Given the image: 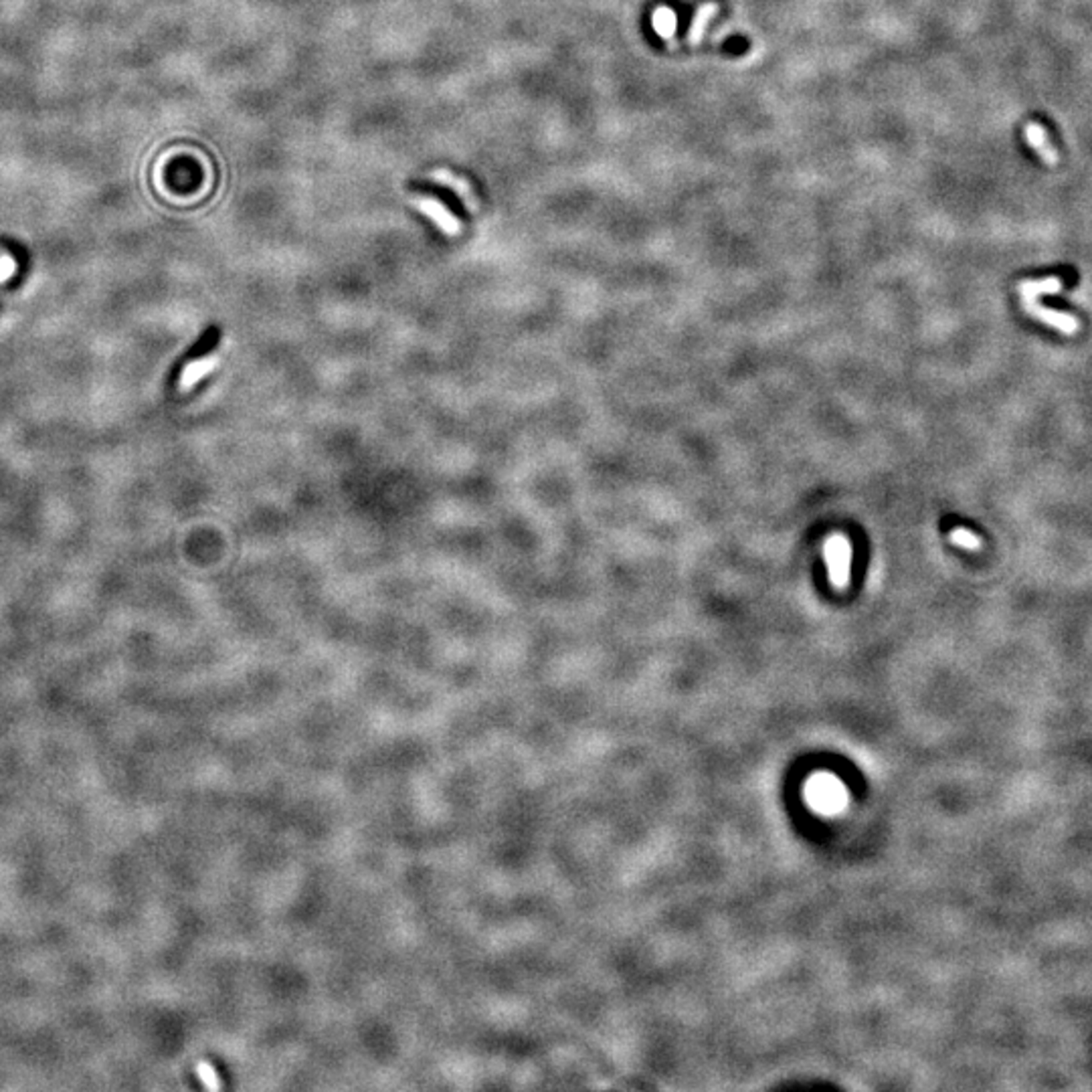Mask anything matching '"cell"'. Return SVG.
Returning a JSON list of instances; mask_svg holds the SVG:
<instances>
[{
	"instance_id": "cell-1",
	"label": "cell",
	"mask_w": 1092,
	"mask_h": 1092,
	"mask_svg": "<svg viewBox=\"0 0 1092 1092\" xmlns=\"http://www.w3.org/2000/svg\"><path fill=\"white\" fill-rule=\"evenodd\" d=\"M823 560L827 565V579L836 589H846L852 573V544L843 534H829L823 543Z\"/></svg>"
},
{
	"instance_id": "cell-2",
	"label": "cell",
	"mask_w": 1092,
	"mask_h": 1092,
	"mask_svg": "<svg viewBox=\"0 0 1092 1092\" xmlns=\"http://www.w3.org/2000/svg\"><path fill=\"white\" fill-rule=\"evenodd\" d=\"M807 797L809 801H811V806L819 809V811L833 813L838 811V809H842L843 801H846V791H843L842 783H839L838 779L829 775H819L809 783Z\"/></svg>"
},
{
	"instance_id": "cell-3",
	"label": "cell",
	"mask_w": 1092,
	"mask_h": 1092,
	"mask_svg": "<svg viewBox=\"0 0 1092 1092\" xmlns=\"http://www.w3.org/2000/svg\"><path fill=\"white\" fill-rule=\"evenodd\" d=\"M1024 310L1028 312L1031 318H1036V320L1048 324V326L1056 328V330L1066 334V336H1072V334L1079 332V328H1080V322L1076 320L1074 316H1070V313H1066V312H1058V310H1052V308L1041 306L1038 300H1024Z\"/></svg>"
},
{
	"instance_id": "cell-4",
	"label": "cell",
	"mask_w": 1092,
	"mask_h": 1092,
	"mask_svg": "<svg viewBox=\"0 0 1092 1092\" xmlns=\"http://www.w3.org/2000/svg\"><path fill=\"white\" fill-rule=\"evenodd\" d=\"M411 205L415 209L425 212V215H427L429 219H431L435 225L445 233V235H458L459 229H462L458 217H453L452 212L445 209L442 202L431 199V196H413Z\"/></svg>"
},
{
	"instance_id": "cell-5",
	"label": "cell",
	"mask_w": 1092,
	"mask_h": 1092,
	"mask_svg": "<svg viewBox=\"0 0 1092 1092\" xmlns=\"http://www.w3.org/2000/svg\"><path fill=\"white\" fill-rule=\"evenodd\" d=\"M1024 134H1025V142L1030 144V148L1034 152H1038V156L1046 162V164H1050V166L1058 164V160H1060L1058 150L1054 148V144L1050 142L1048 130H1046L1044 126L1040 124V121H1030V124L1025 126Z\"/></svg>"
},
{
	"instance_id": "cell-6",
	"label": "cell",
	"mask_w": 1092,
	"mask_h": 1092,
	"mask_svg": "<svg viewBox=\"0 0 1092 1092\" xmlns=\"http://www.w3.org/2000/svg\"><path fill=\"white\" fill-rule=\"evenodd\" d=\"M718 3H704L700 8L696 10L694 19H692L690 30H688V43L690 45H698L704 37L708 23L718 14Z\"/></svg>"
},
{
	"instance_id": "cell-7",
	"label": "cell",
	"mask_w": 1092,
	"mask_h": 1092,
	"mask_svg": "<svg viewBox=\"0 0 1092 1092\" xmlns=\"http://www.w3.org/2000/svg\"><path fill=\"white\" fill-rule=\"evenodd\" d=\"M1062 290V277H1046V280H1024L1020 281L1018 292L1024 300H1038L1044 293H1058Z\"/></svg>"
},
{
	"instance_id": "cell-8",
	"label": "cell",
	"mask_w": 1092,
	"mask_h": 1092,
	"mask_svg": "<svg viewBox=\"0 0 1092 1092\" xmlns=\"http://www.w3.org/2000/svg\"><path fill=\"white\" fill-rule=\"evenodd\" d=\"M215 367V358H202V361H192L185 367V371L180 374V388L182 391H189V388L195 387L196 383L201 381L205 374H209Z\"/></svg>"
},
{
	"instance_id": "cell-9",
	"label": "cell",
	"mask_w": 1092,
	"mask_h": 1092,
	"mask_svg": "<svg viewBox=\"0 0 1092 1092\" xmlns=\"http://www.w3.org/2000/svg\"><path fill=\"white\" fill-rule=\"evenodd\" d=\"M431 179L437 180V182H443V185H447L449 189H453L455 192H458V195L462 196V199L468 202V205L475 206V196H474L472 189H469L468 182H463L462 179H459V176H455L447 170H437V172H433Z\"/></svg>"
},
{
	"instance_id": "cell-10",
	"label": "cell",
	"mask_w": 1092,
	"mask_h": 1092,
	"mask_svg": "<svg viewBox=\"0 0 1092 1092\" xmlns=\"http://www.w3.org/2000/svg\"><path fill=\"white\" fill-rule=\"evenodd\" d=\"M651 24H654L656 33L660 35L661 39H670L672 35L676 33V14L674 10L667 7H660L651 17Z\"/></svg>"
},
{
	"instance_id": "cell-11",
	"label": "cell",
	"mask_w": 1092,
	"mask_h": 1092,
	"mask_svg": "<svg viewBox=\"0 0 1092 1092\" xmlns=\"http://www.w3.org/2000/svg\"><path fill=\"white\" fill-rule=\"evenodd\" d=\"M949 538L955 546H959V549H963V550H969V553H977V550H981V546H983L979 536L975 533H971V530H967V528L950 530Z\"/></svg>"
},
{
	"instance_id": "cell-12",
	"label": "cell",
	"mask_w": 1092,
	"mask_h": 1092,
	"mask_svg": "<svg viewBox=\"0 0 1092 1092\" xmlns=\"http://www.w3.org/2000/svg\"><path fill=\"white\" fill-rule=\"evenodd\" d=\"M14 270H17V263L13 261V257L8 255L0 257V281L8 280V277L14 273Z\"/></svg>"
}]
</instances>
